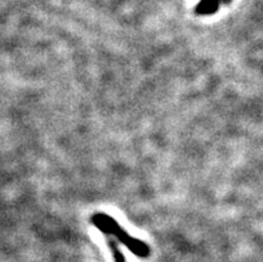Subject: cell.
<instances>
[{
	"instance_id": "6da1fadb",
	"label": "cell",
	"mask_w": 263,
	"mask_h": 262,
	"mask_svg": "<svg viewBox=\"0 0 263 262\" xmlns=\"http://www.w3.org/2000/svg\"><path fill=\"white\" fill-rule=\"evenodd\" d=\"M91 222L97 226L98 229L102 233H104L106 236L115 237L117 241H119L120 243H123L124 246L128 248L131 253H134L135 256L140 257V258H147L150 256V246L146 245L143 241L135 238L131 234L126 232V230L119 225V223L115 221L111 216L108 214H104V213H98V214H93L92 218H91Z\"/></svg>"
},
{
	"instance_id": "7a4b0ae2",
	"label": "cell",
	"mask_w": 263,
	"mask_h": 262,
	"mask_svg": "<svg viewBox=\"0 0 263 262\" xmlns=\"http://www.w3.org/2000/svg\"><path fill=\"white\" fill-rule=\"evenodd\" d=\"M218 6H219V0H200L195 11L198 15H210L218 10Z\"/></svg>"
},
{
	"instance_id": "3957f363",
	"label": "cell",
	"mask_w": 263,
	"mask_h": 262,
	"mask_svg": "<svg viewBox=\"0 0 263 262\" xmlns=\"http://www.w3.org/2000/svg\"><path fill=\"white\" fill-rule=\"evenodd\" d=\"M115 242H117V239H108V245H110L111 250H112V254H114V257H115V261L124 262L123 254L119 252V248H118V245Z\"/></svg>"
}]
</instances>
